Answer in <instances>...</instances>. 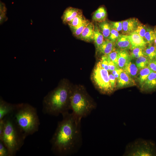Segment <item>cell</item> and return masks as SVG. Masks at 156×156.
I'll return each instance as SVG.
<instances>
[{"label":"cell","mask_w":156,"mask_h":156,"mask_svg":"<svg viewBox=\"0 0 156 156\" xmlns=\"http://www.w3.org/2000/svg\"><path fill=\"white\" fill-rule=\"evenodd\" d=\"M50 141L51 150L57 156H68L77 153L82 143L81 130L82 118L72 112L62 114Z\"/></svg>","instance_id":"6da1fadb"},{"label":"cell","mask_w":156,"mask_h":156,"mask_svg":"<svg viewBox=\"0 0 156 156\" xmlns=\"http://www.w3.org/2000/svg\"><path fill=\"white\" fill-rule=\"evenodd\" d=\"M17 127L25 139L38 131L40 122L36 109L26 103L15 104L11 114Z\"/></svg>","instance_id":"7a4b0ae2"},{"label":"cell","mask_w":156,"mask_h":156,"mask_svg":"<svg viewBox=\"0 0 156 156\" xmlns=\"http://www.w3.org/2000/svg\"><path fill=\"white\" fill-rule=\"evenodd\" d=\"M71 94L67 87L61 86L48 93L42 101V112L45 114L57 116L70 109Z\"/></svg>","instance_id":"3957f363"},{"label":"cell","mask_w":156,"mask_h":156,"mask_svg":"<svg viewBox=\"0 0 156 156\" xmlns=\"http://www.w3.org/2000/svg\"><path fill=\"white\" fill-rule=\"evenodd\" d=\"M4 118L5 127L0 141L7 148L9 156H15L24 144L25 138L17 127L11 115Z\"/></svg>","instance_id":"277c9868"},{"label":"cell","mask_w":156,"mask_h":156,"mask_svg":"<svg viewBox=\"0 0 156 156\" xmlns=\"http://www.w3.org/2000/svg\"><path fill=\"white\" fill-rule=\"evenodd\" d=\"M70 103L72 112L81 118L89 115L96 107L94 103L86 94L78 91L71 94Z\"/></svg>","instance_id":"5b68a950"},{"label":"cell","mask_w":156,"mask_h":156,"mask_svg":"<svg viewBox=\"0 0 156 156\" xmlns=\"http://www.w3.org/2000/svg\"><path fill=\"white\" fill-rule=\"evenodd\" d=\"M123 155L156 156V145L152 140L138 138L127 145Z\"/></svg>","instance_id":"8992f818"},{"label":"cell","mask_w":156,"mask_h":156,"mask_svg":"<svg viewBox=\"0 0 156 156\" xmlns=\"http://www.w3.org/2000/svg\"><path fill=\"white\" fill-rule=\"evenodd\" d=\"M92 77L94 82L102 93L110 94L113 92L108 71L102 67L99 62L94 68Z\"/></svg>","instance_id":"52a82bcc"},{"label":"cell","mask_w":156,"mask_h":156,"mask_svg":"<svg viewBox=\"0 0 156 156\" xmlns=\"http://www.w3.org/2000/svg\"><path fill=\"white\" fill-rule=\"evenodd\" d=\"M140 22L137 18H130L122 21V31L124 34L128 35L134 32Z\"/></svg>","instance_id":"ba28073f"},{"label":"cell","mask_w":156,"mask_h":156,"mask_svg":"<svg viewBox=\"0 0 156 156\" xmlns=\"http://www.w3.org/2000/svg\"><path fill=\"white\" fill-rule=\"evenodd\" d=\"M15 107V104L7 102L0 97V120L8 115L11 114L13 112Z\"/></svg>","instance_id":"9c48e42d"},{"label":"cell","mask_w":156,"mask_h":156,"mask_svg":"<svg viewBox=\"0 0 156 156\" xmlns=\"http://www.w3.org/2000/svg\"><path fill=\"white\" fill-rule=\"evenodd\" d=\"M141 88L143 91L146 92L156 89V72L151 71Z\"/></svg>","instance_id":"30bf717a"},{"label":"cell","mask_w":156,"mask_h":156,"mask_svg":"<svg viewBox=\"0 0 156 156\" xmlns=\"http://www.w3.org/2000/svg\"><path fill=\"white\" fill-rule=\"evenodd\" d=\"M126 35L131 44V49L136 47L143 48L146 47L147 43L143 38L137 33L133 32L131 34Z\"/></svg>","instance_id":"8fae6325"},{"label":"cell","mask_w":156,"mask_h":156,"mask_svg":"<svg viewBox=\"0 0 156 156\" xmlns=\"http://www.w3.org/2000/svg\"><path fill=\"white\" fill-rule=\"evenodd\" d=\"M117 80L118 87L119 88L131 86L135 84L133 79L123 69Z\"/></svg>","instance_id":"7c38bea8"},{"label":"cell","mask_w":156,"mask_h":156,"mask_svg":"<svg viewBox=\"0 0 156 156\" xmlns=\"http://www.w3.org/2000/svg\"><path fill=\"white\" fill-rule=\"evenodd\" d=\"M81 12V10L79 9L72 7L68 8L64 12L62 16L63 22L68 23Z\"/></svg>","instance_id":"4fadbf2b"},{"label":"cell","mask_w":156,"mask_h":156,"mask_svg":"<svg viewBox=\"0 0 156 156\" xmlns=\"http://www.w3.org/2000/svg\"><path fill=\"white\" fill-rule=\"evenodd\" d=\"M94 25L90 22L85 27L79 38L87 42L94 40Z\"/></svg>","instance_id":"5bb4252c"},{"label":"cell","mask_w":156,"mask_h":156,"mask_svg":"<svg viewBox=\"0 0 156 156\" xmlns=\"http://www.w3.org/2000/svg\"><path fill=\"white\" fill-rule=\"evenodd\" d=\"M127 50L119 49L118 63V67L119 68L123 69L131 61L130 54Z\"/></svg>","instance_id":"9a60e30c"},{"label":"cell","mask_w":156,"mask_h":156,"mask_svg":"<svg viewBox=\"0 0 156 156\" xmlns=\"http://www.w3.org/2000/svg\"><path fill=\"white\" fill-rule=\"evenodd\" d=\"M115 46L120 50H128L131 48V42L126 35H120L115 42Z\"/></svg>","instance_id":"2e32d148"},{"label":"cell","mask_w":156,"mask_h":156,"mask_svg":"<svg viewBox=\"0 0 156 156\" xmlns=\"http://www.w3.org/2000/svg\"><path fill=\"white\" fill-rule=\"evenodd\" d=\"M115 46V42L105 40L97 51L104 55H107L116 49Z\"/></svg>","instance_id":"e0dca14e"},{"label":"cell","mask_w":156,"mask_h":156,"mask_svg":"<svg viewBox=\"0 0 156 156\" xmlns=\"http://www.w3.org/2000/svg\"><path fill=\"white\" fill-rule=\"evenodd\" d=\"M107 12L105 8L103 6L98 8L94 12L92 16V20L99 22L105 20Z\"/></svg>","instance_id":"ac0fdd59"},{"label":"cell","mask_w":156,"mask_h":156,"mask_svg":"<svg viewBox=\"0 0 156 156\" xmlns=\"http://www.w3.org/2000/svg\"><path fill=\"white\" fill-rule=\"evenodd\" d=\"M104 38L102 33L99 30L98 26L94 25V40L97 50L104 41Z\"/></svg>","instance_id":"d6986e66"},{"label":"cell","mask_w":156,"mask_h":156,"mask_svg":"<svg viewBox=\"0 0 156 156\" xmlns=\"http://www.w3.org/2000/svg\"><path fill=\"white\" fill-rule=\"evenodd\" d=\"M98 27L103 34L104 39L107 40L110 34L112 28L110 23L105 20L99 22Z\"/></svg>","instance_id":"ffe728a7"},{"label":"cell","mask_w":156,"mask_h":156,"mask_svg":"<svg viewBox=\"0 0 156 156\" xmlns=\"http://www.w3.org/2000/svg\"><path fill=\"white\" fill-rule=\"evenodd\" d=\"M139 69L135 64L131 61L123 70L133 79L138 76L139 72Z\"/></svg>","instance_id":"44dd1931"},{"label":"cell","mask_w":156,"mask_h":156,"mask_svg":"<svg viewBox=\"0 0 156 156\" xmlns=\"http://www.w3.org/2000/svg\"><path fill=\"white\" fill-rule=\"evenodd\" d=\"M151 71L148 66L141 69L137 76L138 80L140 86L144 83Z\"/></svg>","instance_id":"7402d4cb"},{"label":"cell","mask_w":156,"mask_h":156,"mask_svg":"<svg viewBox=\"0 0 156 156\" xmlns=\"http://www.w3.org/2000/svg\"><path fill=\"white\" fill-rule=\"evenodd\" d=\"M86 19L83 16L81 12L72 21L68 24L71 29L75 28L82 24Z\"/></svg>","instance_id":"603a6c76"},{"label":"cell","mask_w":156,"mask_h":156,"mask_svg":"<svg viewBox=\"0 0 156 156\" xmlns=\"http://www.w3.org/2000/svg\"><path fill=\"white\" fill-rule=\"evenodd\" d=\"M150 60L145 55L141 56L136 59L135 64L139 69H142L147 66Z\"/></svg>","instance_id":"cb8c5ba5"},{"label":"cell","mask_w":156,"mask_h":156,"mask_svg":"<svg viewBox=\"0 0 156 156\" xmlns=\"http://www.w3.org/2000/svg\"><path fill=\"white\" fill-rule=\"evenodd\" d=\"M155 38V33L154 29L147 27L144 39L148 44H153L154 42Z\"/></svg>","instance_id":"d4e9b609"},{"label":"cell","mask_w":156,"mask_h":156,"mask_svg":"<svg viewBox=\"0 0 156 156\" xmlns=\"http://www.w3.org/2000/svg\"><path fill=\"white\" fill-rule=\"evenodd\" d=\"M144 55L148 57L150 60L154 59L155 57V47L153 44H148L144 50Z\"/></svg>","instance_id":"484cf974"},{"label":"cell","mask_w":156,"mask_h":156,"mask_svg":"<svg viewBox=\"0 0 156 156\" xmlns=\"http://www.w3.org/2000/svg\"><path fill=\"white\" fill-rule=\"evenodd\" d=\"M145 48L136 47L131 49L130 53L131 59H137L141 56L144 55V50Z\"/></svg>","instance_id":"4316f807"},{"label":"cell","mask_w":156,"mask_h":156,"mask_svg":"<svg viewBox=\"0 0 156 156\" xmlns=\"http://www.w3.org/2000/svg\"><path fill=\"white\" fill-rule=\"evenodd\" d=\"M90 22L89 20L86 19L84 22L77 27L71 29L73 34L75 36L79 38L83 30Z\"/></svg>","instance_id":"83f0119b"},{"label":"cell","mask_w":156,"mask_h":156,"mask_svg":"<svg viewBox=\"0 0 156 156\" xmlns=\"http://www.w3.org/2000/svg\"><path fill=\"white\" fill-rule=\"evenodd\" d=\"M119 49H115L106 55L108 59L113 62L118 66Z\"/></svg>","instance_id":"f1b7e54d"},{"label":"cell","mask_w":156,"mask_h":156,"mask_svg":"<svg viewBox=\"0 0 156 156\" xmlns=\"http://www.w3.org/2000/svg\"><path fill=\"white\" fill-rule=\"evenodd\" d=\"M147 27V26L146 25L140 22L134 32L137 33L144 38Z\"/></svg>","instance_id":"f546056e"},{"label":"cell","mask_w":156,"mask_h":156,"mask_svg":"<svg viewBox=\"0 0 156 156\" xmlns=\"http://www.w3.org/2000/svg\"><path fill=\"white\" fill-rule=\"evenodd\" d=\"M120 35L118 31L112 27L110 34L107 40L115 42Z\"/></svg>","instance_id":"4dcf8cb0"},{"label":"cell","mask_w":156,"mask_h":156,"mask_svg":"<svg viewBox=\"0 0 156 156\" xmlns=\"http://www.w3.org/2000/svg\"><path fill=\"white\" fill-rule=\"evenodd\" d=\"M0 22L1 24L6 20V8L4 4L1 3L0 4Z\"/></svg>","instance_id":"1f68e13d"},{"label":"cell","mask_w":156,"mask_h":156,"mask_svg":"<svg viewBox=\"0 0 156 156\" xmlns=\"http://www.w3.org/2000/svg\"><path fill=\"white\" fill-rule=\"evenodd\" d=\"M109 23L111 27L118 32L122 31V21L114 22L110 21Z\"/></svg>","instance_id":"d6a6232c"},{"label":"cell","mask_w":156,"mask_h":156,"mask_svg":"<svg viewBox=\"0 0 156 156\" xmlns=\"http://www.w3.org/2000/svg\"><path fill=\"white\" fill-rule=\"evenodd\" d=\"M102 67L105 69L109 71L108 62L106 55H104L101 57L99 62Z\"/></svg>","instance_id":"836d02e7"},{"label":"cell","mask_w":156,"mask_h":156,"mask_svg":"<svg viewBox=\"0 0 156 156\" xmlns=\"http://www.w3.org/2000/svg\"><path fill=\"white\" fill-rule=\"evenodd\" d=\"M0 156H9L7 148L1 141H0Z\"/></svg>","instance_id":"e575fe53"},{"label":"cell","mask_w":156,"mask_h":156,"mask_svg":"<svg viewBox=\"0 0 156 156\" xmlns=\"http://www.w3.org/2000/svg\"><path fill=\"white\" fill-rule=\"evenodd\" d=\"M147 66L152 71L156 72V59L150 60Z\"/></svg>","instance_id":"d590c367"},{"label":"cell","mask_w":156,"mask_h":156,"mask_svg":"<svg viewBox=\"0 0 156 156\" xmlns=\"http://www.w3.org/2000/svg\"><path fill=\"white\" fill-rule=\"evenodd\" d=\"M108 62V69L109 71L112 72V71L119 68L118 66L113 62L109 60Z\"/></svg>","instance_id":"8d00e7d4"},{"label":"cell","mask_w":156,"mask_h":156,"mask_svg":"<svg viewBox=\"0 0 156 156\" xmlns=\"http://www.w3.org/2000/svg\"><path fill=\"white\" fill-rule=\"evenodd\" d=\"M109 77L112 89L114 90L115 87L116 78L112 74H109Z\"/></svg>","instance_id":"74e56055"},{"label":"cell","mask_w":156,"mask_h":156,"mask_svg":"<svg viewBox=\"0 0 156 156\" xmlns=\"http://www.w3.org/2000/svg\"><path fill=\"white\" fill-rule=\"evenodd\" d=\"M122 69L118 68L112 72V74L114 75L116 79H118Z\"/></svg>","instance_id":"f35d334b"},{"label":"cell","mask_w":156,"mask_h":156,"mask_svg":"<svg viewBox=\"0 0 156 156\" xmlns=\"http://www.w3.org/2000/svg\"><path fill=\"white\" fill-rule=\"evenodd\" d=\"M5 121L4 118L0 120V138L1 136L5 127Z\"/></svg>","instance_id":"ab89813d"},{"label":"cell","mask_w":156,"mask_h":156,"mask_svg":"<svg viewBox=\"0 0 156 156\" xmlns=\"http://www.w3.org/2000/svg\"><path fill=\"white\" fill-rule=\"evenodd\" d=\"M155 33V38L154 40V42L155 44H156V27L154 29Z\"/></svg>","instance_id":"60d3db41"},{"label":"cell","mask_w":156,"mask_h":156,"mask_svg":"<svg viewBox=\"0 0 156 156\" xmlns=\"http://www.w3.org/2000/svg\"><path fill=\"white\" fill-rule=\"evenodd\" d=\"M155 59H156V44H155Z\"/></svg>","instance_id":"b9f144b4"}]
</instances>
